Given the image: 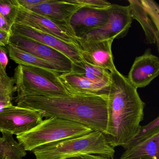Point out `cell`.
Masks as SVG:
<instances>
[{
    "instance_id": "obj_1",
    "label": "cell",
    "mask_w": 159,
    "mask_h": 159,
    "mask_svg": "<svg viewBox=\"0 0 159 159\" xmlns=\"http://www.w3.org/2000/svg\"><path fill=\"white\" fill-rule=\"evenodd\" d=\"M107 127L104 135L112 148H124L136 135L146 104L127 78L116 69L110 72Z\"/></svg>"
},
{
    "instance_id": "obj_2",
    "label": "cell",
    "mask_w": 159,
    "mask_h": 159,
    "mask_svg": "<svg viewBox=\"0 0 159 159\" xmlns=\"http://www.w3.org/2000/svg\"><path fill=\"white\" fill-rule=\"evenodd\" d=\"M108 96L70 94L27 95L15 98L17 106L42 111L46 119L56 117L83 125L104 134L107 120Z\"/></svg>"
},
{
    "instance_id": "obj_3",
    "label": "cell",
    "mask_w": 159,
    "mask_h": 159,
    "mask_svg": "<svg viewBox=\"0 0 159 159\" xmlns=\"http://www.w3.org/2000/svg\"><path fill=\"white\" fill-rule=\"evenodd\" d=\"M32 152L36 159H67L88 154L103 155L113 159L115 153L104 134L94 131L84 135L42 145Z\"/></svg>"
},
{
    "instance_id": "obj_4",
    "label": "cell",
    "mask_w": 159,
    "mask_h": 159,
    "mask_svg": "<svg viewBox=\"0 0 159 159\" xmlns=\"http://www.w3.org/2000/svg\"><path fill=\"white\" fill-rule=\"evenodd\" d=\"M93 130L79 123L56 117L43 120L36 127L16 136L26 151L55 141L87 134Z\"/></svg>"
},
{
    "instance_id": "obj_5",
    "label": "cell",
    "mask_w": 159,
    "mask_h": 159,
    "mask_svg": "<svg viewBox=\"0 0 159 159\" xmlns=\"http://www.w3.org/2000/svg\"><path fill=\"white\" fill-rule=\"evenodd\" d=\"M60 73L18 65L15 70L16 98L27 95L65 96L70 94L59 80Z\"/></svg>"
},
{
    "instance_id": "obj_6",
    "label": "cell",
    "mask_w": 159,
    "mask_h": 159,
    "mask_svg": "<svg viewBox=\"0 0 159 159\" xmlns=\"http://www.w3.org/2000/svg\"><path fill=\"white\" fill-rule=\"evenodd\" d=\"M16 1L17 16L15 24L32 28L52 35L61 40L75 45L79 49L80 39L67 23L57 22L27 10Z\"/></svg>"
},
{
    "instance_id": "obj_7",
    "label": "cell",
    "mask_w": 159,
    "mask_h": 159,
    "mask_svg": "<svg viewBox=\"0 0 159 159\" xmlns=\"http://www.w3.org/2000/svg\"><path fill=\"white\" fill-rule=\"evenodd\" d=\"M109 11L108 20L104 25L86 33L80 39L91 41L114 40L125 37L133 21L129 6L112 4Z\"/></svg>"
},
{
    "instance_id": "obj_8",
    "label": "cell",
    "mask_w": 159,
    "mask_h": 159,
    "mask_svg": "<svg viewBox=\"0 0 159 159\" xmlns=\"http://www.w3.org/2000/svg\"><path fill=\"white\" fill-rule=\"evenodd\" d=\"M43 118L40 111L13 106L0 111V132L17 136L36 127Z\"/></svg>"
},
{
    "instance_id": "obj_9",
    "label": "cell",
    "mask_w": 159,
    "mask_h": 159,
    "mask_svg": "<svg viewBox=\"0 0 159 159\" xmlns=\"http://www.w3.org/2000/svg\"><path fill=\"white\" fill-rule=\"evenodd\" d=\"M132 19L137 20L145 35V42L159 49V6L153 0H128Z\"/></svg>"
},
{
    "instance_id": "obj_10",
    "label": "cell",
    "mask_w": 159,
    "mask_h": 159,
    "mask_svg": "<svg viewBox=\"0 0 159 159\" xmlns=\"http://www.w3.org/2000/svg\"><path fill=\"white\" fill-rule=\"evenodd\" d=\"M9 43L25 52L60 67L65 73L71 71L73 62L68 57L43 43L27 37L12 34Z\"/></svg>"
},
{
    "instance_id": "obj_11",
    "label": "cell",
    "mask_w": 159,
    "mask_h": 159,
    "mask_svg": "<svg viewBox=\"0 0 159 159\" xmlns=\"http://www.w3.org/2000/svg\"><path fill=\"white\" fill-rule=\"evenodd\" d=\"M113 39L85 41L80 39L79 50L86 63L111 72L116 68L111 51Z\"/></svg>"
},
{
    "instance_id": "obj_12",
    "label": "cell",
    "mask_w": 159,
    "mask_h": 159,
    "mask_svg": "<svg viewBox=\"0 0 159 159\" xmlns=\"http://www.w3.org/2000/svg\"><path fill=\"white\" fill-rule=\"evenodd\" d=\"M11 30L12 34L27 37L57 50L68 57L73 63L83 60L78 47L50 34L17 24H15L12 26Z\"/></svg>"
},
{
    "instance_id": "obj_13",
    "label": "cell",
    "mask_w": 159,
    "mask_h": 159,
    "mask_svg": "<svg viewBox=\"0 0 159 159\" xmlns=\"http://www.w3.org/2000/svg\"><path fill=\"white\" fill-rule=\"evenodd\" d=\"M109 9L98 10L80 6L71 16L68 24L76 36L80 39L84 34L103 26L107 23Z\"/></svg>"
},
{
    "instance_id": "obj_14",
    "label": "cell",
    "mask_w": 159,
    "mask_h": 159,
    "mask_svg": "<svg viewBox=\"0 0 159 159\" xmlns=\"http://www.w3.org/2000/svg\"><path fill=\"white\" fill-rule=\"evenodd\" d=\"M159 74V58L147 49L143 55L136 57L127 78L137 89L148 85Z\"/></svg>"
},
{
    "instance_id": "obj_15",
    "label": "cell",
    "mask_w": 159,
    "mask_h": 159,
    "mask_svg": "<svg viewBox=\"0 0 159 159\" xmlns=\"http://www.w3.org/2000/svg\"><path fill=\"white\" fill-rule=\"evenodd\" d=\"M59 78L70 94L108 96L110 84L92 81L72 71L60 73Z\"/></svg>"
},
{
    "instance_id": "obj_16",
    "label": "cell",
    "mask_w": 159,
    "mask_h": 159,
    "mask_svg": "<svg viewBox=\"0 0 159 159\" xmlns=\"http://www.w3.org/2000/svg\"><path fill=\"white\" fill-rule=\"evenodd\" d=\"M80 7L72 0H45L43 3L26 9L54 21L68 23L71 16Z\"/></svg>"
},
{
    "instance_id": "obj_17",
    "label": "cell",
    "mask_w": 159,
    "mask_h": 159,
    "mask_svg": "<svg viewBox=\"0 0 159 159\" xmlns=\"http://www.w3.org/2000/svg\"><path fill=\"white\" fill-rule=\"evenodd\" d=\"M120 159H159V133L125 149Z\"/></svg>"
},
{
    "instance_id": "obj_18",
    "label": "cell",
    "mask_w": 159,
    "mask_h": 159,
    "mask_svg": "<svg viewBox=\"0 0 159 159\" xmlns=\"http://www.w3.org/2000/svg\"><path fill=\"white\" fill-rule=\"evenodd\" d=\"M6 47L11 59L18 65L35 67L58 73H65L60 67L25 52L10 43Z\"/></svg>"
},
{
    "instance_id": "obj_19",
    "label": "cell",
    "mask_w": 159,
    "mask_h": 159,
    "mask_svg": "<svg viewBox=\"0 0 159 159\" xmlns=\"http://www.w3.org/2000/svg\"><path fill=\"white\" fill-rule=\"evenodd\" d=\"M71 71L92 81L107 84L110 83L109 71L92 66L83 60L73 63Z\"/></svg>"
},
{
    "instance_id": "obj_20",
    "label": "cell",
    "mask_w": 159,
    "mask_h": 159,
    "mask_svg": "<svg viewBox=\"0 0 159 159\" xmlns=\"http://www.w3.org/2000/svg\"><path fill=\"white\" fill-rule=\"evenodd\" d=\"M2 133V137H0V159H23L27 154L23 146L15 140L11 134Z\"/></svg>"
},
{
    "instance_id": "obj_21",
    "label": "cell",
    "mask_w": 159,
    "mask_h": 159,
    "mask_svg": "<svg viewBox=\"0 0 159 159\" xmlns=\"http://www.w3.org/2000/svg\"><path fill=\"white\" fill-rule=\"evenodd\" d=\"M159 133V117L149 123L146 125L141 126L136 135L125 147V149L146 139L152 135Z\"/></svg>"
},
{
    "instance_id": "obj_22",
    "label": "cell",
    "mask_w": 159,
    "mask_h": 159,
    "mask_svg": "<svg viewBox=\"0 0 159 159\" xmlns=\"http://www.w3.org/2000/svg\"><path fill=\"white\" fill-rule=\"evenodd\" d=\"M17 13L16 0H0V13L11 28L16 23Z\"/></svg>"
},
{
    "instance_id": "obj_23",
    "label": "cell",
    "mask_w": 159,
    "mask_h": 159,
    "mask_svg": "<svg viewBox=\"0 0 159 159\" xmlns=\"http://www.w3.org/2000/svg\"><path fill=\"white\" fill-rule=\"evenodd\" d=\"M72 1L80 6L98 10H106L112 5L111 3L105 0H72Z\"/></svg>"
},
{
    "instance_id": "obj_24",
    "label": "cell",
    "mask_w": 159,
    "mask_h": 159,
    "mask_svg": "<svg viewBox=\"0 0 159 159\" xmlns=\"http://www.w3.org/2000/svg\"><path fill=\"white\" fill-rule=\"evenodd\" d=\"M14 78L0 76V93L13 95L16 92Z\"/></svg>"
},
{
    "instance_id": "obj_25",
    "label": "cell",
    "mask_w": 159,
    "mask_h": 159,
    "mask_svg": "<svg viewBox=\"0 0 159 159\" xmlns=\"http://www.w3.org/2000/svg\"><path fill=\"white\" fill-rule=\"evenodd\" d=\"M13 95L0 93V111L12 107Z\"/></svg>"
},
{
    "instance_id": "obj_26",
    "label": "cell",
    "mask_w": 159,
    "mask_h": 159,
    "mask_svg": "<svg viewBox=\"0 0 159 159\" xmlns=\"http://www.w3.org/2000/svg\"><path fill=\"white\" fill-rule=\"evenodd\" d=\"M45 1V0H17L18 3L26 9L43 3Z\"/></svg>"
},
{
    "instance_id": "obj_27",
    "label": "cell",
    "mask_w": 159,
    "mask_h": 159,
    "mask_svg": "<svg viewBox=\"0 0 159 159\" xmlns=\"http://www.w3.org/2000/svg\"><path fill=\"white\" fill-rule=\"evenodd\" d=\"M12 33L0 30V46L5 47L9 44Z\"/></svg>"
},
{
    "instance_id": "obj_28",
    "label": "cell",
    "mask_w": 159,
    "mask_h": 159,
    "mask_svg": "<svg viewBox=\"0 0 159 159\" xmlns=\"http://www.w3.org/2000/svg\"><path fill=\"white\" fill-rule=\"evenodd\" d=\"M8 63L9 59L6 53V50L4 47L0 46V64L4 69L6 70Z\"/></svg>"
},
{
    "instance_id": "obj_29",
    "label": "cell",
    "mask_w": 159,
    "mask_h": 159,
    "mask_svg": "<svg viewBox=\"0 0 159 159\" xmlns=\"http://www.w3.org/2000/svg\"><path fill=\"white\" fill-rule=\"evenodd\" d=\"M0 30L12 33L11 27L8 24L3 16L0 13Z\"/></svg>"
},
{
    "instance_id": "obj_30",
    "label": "cell",
    "mask_w": 159,
    "mask_h": 159,
    "mask_svg": "<svg viewBox=\"0 0 159 159\" xmlns=\"http://www.w3.org/2000/svg\"><path fill=\"white\" fill-rule=\"evenodd\" d=\"M84 156L86 159H110L106 156L97 154H88Z\"/></svg>"
},
{
    "instance_id": "obj_31",
    "label": "cell",
    "mask_w": 159,
    "mask_h": 159,
    "mask_svg": "<svg viewBox=\"0 0 159 159\" xmlns=\"http://www.w3.org/2000/svg\"><path fill=\"white\" fill-rule=\"evenodd\" d=\"M0 76L2 77H9L7 75V72H6V70L4 69L2 66L0 64Z\"/></svg>"
},
{
    "instance_id": "obj_32",
    "label": "cell",
    "mask_w": 159,
    "mask_h": 159,
    "mask_svg": "<svg viewBox=\"0 0 159 159\" xmlns=\"http://www.w3.org/2000/svg\"><path fill=\"white\" fill-rule=\"evenodd\" d=\"M67 159H86L84 155H81V156H75V157H71V158H68Z\"/></svg>"
}]
</instances>
